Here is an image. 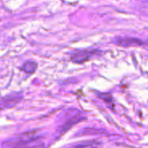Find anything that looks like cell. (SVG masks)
<instances>
[{"label": "cell", "mask_w": 148, "mask_h": 148, "mask_svg": "<svg viewBox=\"0 0 148 148\" xmlns=\"http://www.w3.org/2000/svg\"><path fill=\"white\" fill-rule=\"evenodd\" d=\"M37 140L36 137H32L29 134H23L18 137H15L13 139H10L7 141H5L2 146L7 147H25L29 145L30 142H33L34 140Z\"/></svg>", "instance_id": "cell-1"}, {"label": "cell", "mask_w": 148, "mask_h": 148, "mask_svg": "<svg viewBox=\"0 0 148 148\" xmlns=\"http://www.w3.org/2000/svg\"><path fill=\"white\" fill-rule=\"evenodd\" d=\"M101 50L97 49H83V50H78L71 56V61L75 63H83L87 61H88L92 56H95L96 54H99Z\"/></svg>", "instance_id": "cell-2"}, {"label": "cell", "mask_w": 148, "mask_h": 148, "mask_svg": "<svg viewBox=\"0 0 148 148\" xmlns=\"http://www.w3.org/2000/svg\"><path fill=\"white\" fill-rule=\"evenodd\" d=\"M114 42L117 45L122 46V47H132V46H140L143 45L144 42L137 38L134 37H121L117 36L114 40Z\"/></svg>", "instance_id": "cell-3"}, {"label": "cell", "mask_w": 148, "mask_h": 148, "mask_svg": "<svg viewBox=\"0 0 148 148\" xmlns=\"http://www.w3.org/2000/svg\"><path fill=\"white\" fill-rule=\"evenodd\" d=\"M23 97L18 95H10L4 98H3L0 101V108H13L14 106L17 105L21 102Z\"/></svg>", "instance_id": "cell-4"}, {"label": "cell", "mask_w": 148, "mask_h": 148, "mask_svg": "<svg viewBox=\"0 0 148 148\" xmlns=\"http://www.w3.org/2000/svg\"><path fill=\"white\" fill-rule=\"evenodd\" d=\"M37 69V64L34 62H26L23 66V70L27 74H33Z\"/></svg>", "instance_id": "cell-5"}, {"label": "cell", "mask_w": 148, "mask_h": 148, "mask_svg": "<svg viewBox=\"0 0 148 148\" xmlns=\"http://www.w3.org/2000/svg\"><path fill=\"white\" fill-rule=\"evenodd\" d=\"M80 116H76V117H74V118H71L70 120H69L65 124L64 126L62 127V133L64 132H67L72 126H74L75 123H77L78 121H80Z\"/></svg>", "instance_id": "cell-6"}, {"label": "cell", "mask_w": 148, "mask_h": 148, "mask_svg": "<svg viewBox=\"0 0 148 148\" xmlns=\"http://www.w3.org/2000/svg\"><path fill=\"white\" fill-rule=\"evenodd\" d=\"M101 143L95 141V140H93V142H90V143H82V144H79L78 147H98L100 146Z\"/></svg>", "instance_id": "cell-7"}, {"label": "cell", "mask_w": 148, "mask_h": 148, "mask_svg": "<svg viewBox=\"0 0 148 148\" xmlns=\"http://www.w3.org/2000/svg\"><path fill=\"white\" fill-rule=\"evenodd\" d=\"M100 96L103 99L104 101L106 102H111L113 101V99H112V96L110 94H105V95H100Z\"/></svg>", "instance_id": "cell-8"}]
</instances>
